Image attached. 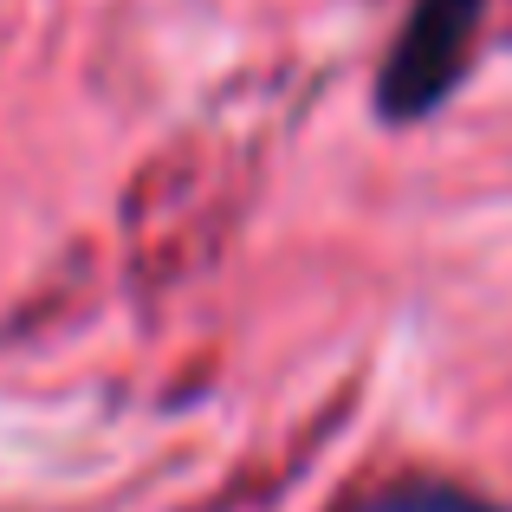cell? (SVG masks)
<instances>
[{"label":"cell","instance_id":"1","mask_svg":"<svg viewBox=\"0 0 512 512\" xmlns=\"http://www.w3.org/2000/svg\"><path fill=\"white\" fill-rule=\"evenodd\" d=\"M480 20V0H422L409 20V33L396 39V59H389L383 78V104L389 117H415L454 85L467 59V39H474Z\"/></svg>","mask_w":512,"mask_h":512}]
</instances>
